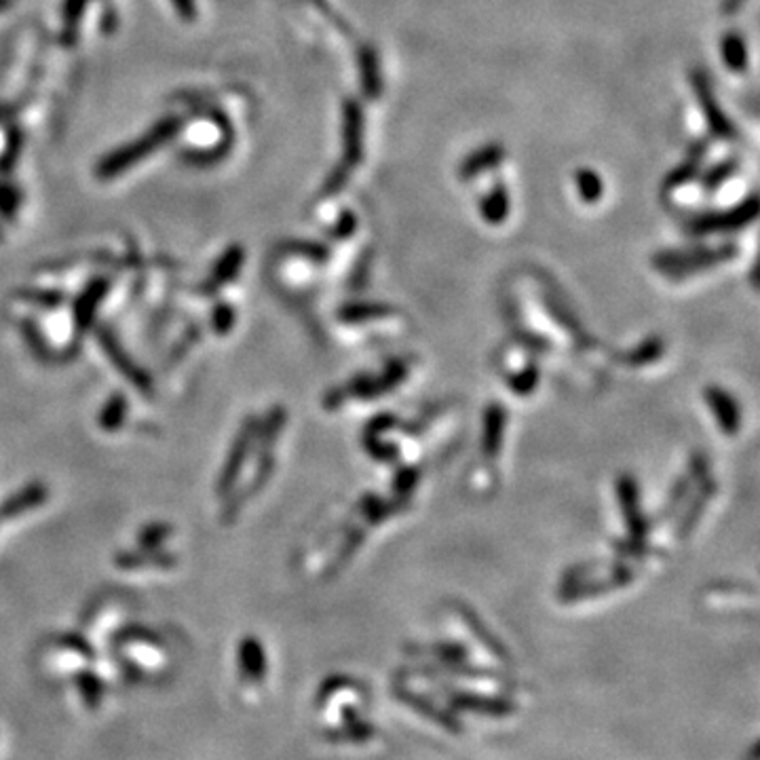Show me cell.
<instances>
[{
  "instance_id": "cell-6",
  "label": "cell",
  "mask_w": 760,
  "mask_h": 760,
  "mask_svg": "<svg viewBox=\"0 0 760 760\" xmlns=\"http://www.w3.org/2000/svg\"><path fill=\"white\" fill-rule=\"evenodd\" d=\"M708 146H710V140H699L693 144L689 157L684 159L676 169H672L668 178H665L663 186L668 193H672V190L684 186L687 182H691L697 174H699V167H701V161L706 159V152H708Z\"/></svg>"
},
{
  "instance_id": "cell-2",
  "label": "cell",
  "mask_w": 760,
  "mask_h": 760,
  "mask_svg": "<svg viewBox=\"0 0 760 760\" xmlns=\"http://www.w3.org/2000/svg\"><path fill=\"white\" fill-rule=\"evenodd\" d=\"M691 85H693V91H695L697 100H699L703 117H706L708 129L712 131V136L718 138V140H722V142H735L737 140V129L729 121L725 110L720 108L716 95H714V89H712V83H710V79L706 76V72L695 70L691 74Z\"/></svg>"
},
{
  "instance_id": "cell-3",
  "label": "cell",
  "mask_w": 760,
  "mask_h": 760,
  "mask_svg": "<svg viewBox=\"0 0 760 760\" xmlns=\"http://www.w3.org/2000/svg\"><path fill=\"white\" fill-rule=\"evenodd\" d=\"M737 252L735 245H722V247H716V250H697V252H689L687 256H676V254H670V256H661L657 258V264H661L665 271L670 273H693V269H701V266H710V264H718L722 260H729L733 258Z\"/></svg>"
},
{
  "instance_id": "cell-12",
  "label": "cell",
  "mask_w": 760,
  "mask_h": 760,
  "mask_svg": "<svg viewBox=\"0 0 760 760\" xmlns=\"http://www.w3.org/2000/svg\"><path fill=\"white\" fill-rule=\"evenodd\" d=\"M744 3H746V0H725V3H722V13H729L731 15V13L739 11Z\"/></svg>"
},
{
  "instance_id": "cell-5",
  "label": "cell",
  "mask_w": 760,
  "mask_h": 760,
  "mask_svg": "<svg viewBox=\"0 0 760 760\" xmlns=\"http://www.w3.org/2000/svg\"><path fill=\"white\" fill-rule=\"evenodd\" d=\"M503 159H505V148L501 144H486L465 157V161L459 167V176L463 180L478 178L486 174V171L497 167Z\"/></svg>"
},
{
  "instance_id": "cell-8",
  "label": "cell",
  "mask_w": 760,
  "mask_h": 760,
  "mask_svg": "<svg viewBox=\"0 0 760 760\" xmlns=\"http://www.w3.org/2000/svg\"><path fill=\"white\" fill-rule=\"evenodd\" d=\"M722 62H725L733 72H746L748 68V45L744 36L737 32H729L720 41Z\"/></svg>"
},
{
  "instance_id": "cell-10",
  "label": "cell",
  "mask_w": 760,
  "mask_h": 760,
  "mask_svg": "<svg viewBox=\"0 0 760 760\" xmlns=\"http://www.w3.org/2000/svg\"><path fill=\"white\" fill-rule=\"evenodd\" d=\"M739 167V161L733 157V159H727V161H720L716 163L714 167H710L706 174H703L701 178V188L703 193H716V190L725 184L729 178H733V174Z\"/></svg>"
},
{
  "instance_id": "cell-4",
  "label": "cell",
  "mask_w": 760,
  "mask_h": 760,
  "mask_svg": "<svg viewBox=\"0 0 760 760\" xmlns=\"http://www.w3.org/2000/svg\"><path fill=\"white\" fill-rule=\"evenodd\" d=\"M364 157V114H361L359 104L355 100H347L345 104V169L351 174V169L359 165Z\"/></svg>"
},
{
  "instance_id": "cell-9",
  "label": "cell",
  "mask_w": 760,
  "mask_h": 760,
  "mask_svg": "<svg viewBox=\"0 0 760 760\" xmlns=\"http://www.w3.org/2000/svg\"><path fill=\"white\" fill-rule=\"evenodd\" d=\"M480 212L488 224H501L509 214V190L503 184L494 186L482 199Z\"/></svg>"
},
{
  "instance_id": "cell-7",
  "label": "cell",
  "mask_w": 760,
  "mask_h": 760,
  "mask_svg": "<svg viewBox=\"0 0 760 760\" xmlns=\"http://www.w3.org/2000/svg\"><path fill=\"white\" fill-rule=\"evenodd\" d=\"M359 66H361V89H364L366 98L376 100L380 91H383V74H380L378 53L374 47L361 49Z\"/></svg>"
},
{
  "instance_id": "cell-1",
  "label": "cell",
  "mask_w": 760,
  "mask_h": 760,
  "mask_svg": "<svg viewBox=\"0 0 760 760\" xmlns=\"http://www.w3.org/2000/svg\"><path fill=\"white\" fill-rule=\"evenodd\" d=\"M758 214L756 197H748L733 209H722V212H710L695 216L687 222L689 233L693 235H708V233H725L737 231V228L750 224Z\"/></svg>"
},
{
  "instance_id": "cell-11",
  "label": "cell",
  "mask_w": 760,
  "mask_h": 760,
  "mask_svg": "<svg viewBox=\"0 0 760 760\" xmlns=\"http://www.w3.org/2000/svg\"><path fill=\"white\" fill-rule=\"evenodd\" d=\"M577 186L581 199L587 203H596L602 197V180L594 169L577 171Z\"/></svg>"
}]
</instances>
